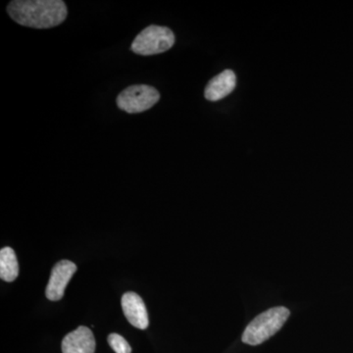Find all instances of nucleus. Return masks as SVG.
Returning <instances> with one entry per match:
<instances>
[{
  "label": "nucleus",
  "mask_w": 353,
  "mask_h": 353,
  "mask_svg": "<svg viewBox=\"0 0 353 353\" xmlns=\"http://www.w3.org/2000/svg\"><path fill=\"white\" fill-rule=\"evenodd\" d=\"M123 312L128 321L132 326L141 330H145L150 324L148 311L143 299L136 292H126L121 299Z\"/></svg>",
  "instance_id": "6"
},
{
  "label": "nucleus",
  "mask_w": 353,
  "mask_h": 353,
  "mask_svg": "<svg viewBox=\"0 0 353 353\" xmlns=\"http://www.w3.org/2000/svg\"><path fill=\"white\" fill-rule=\"evenodd\" d=\"M76 271L77 266L73 262L69 260L58 262L51 271L50 282L46 290V297L51 301H60L63 297L65 289Z\"/></svg>",
  "instance_id": "5"
},
{
  "label": "nucleus",
  "mask_w": 353,
  "mask_h": 353,
  "mask_svg": "<svg viewBox=\"0 0 353 353\" xmlns=\"http://www.w3.org/2000/svg\"><path fill=\"white\" fill-rule=\"evenodd\" d=\"M108 343L116 353H132V347L122 336L118 334H110Z\"/></svg>",
  "instance_id": "10"
},
{
  "label": "nucleus",
  "mask_w": 353,
  "mask_h": 353,
  "mask_svg": "<svg viewBox=\"0 0 353 353\" xmlns=\"http://www.w3.org/2000/svg\"><path fill=\"white\" fill-rule=\"evenodd\" d=\"M95 339L88 327L80 326L65 336L62 341L63 353H94Z\"/></svg>",
  "instance_id": "7"
},
{
  "label": "nucleus",
  "mask_w": 353,
  "mask_h": 353,
  "mask_svg": "<svg viewBox=\"0 0 353 353\" xmlns=\"http://www.w3.org/2000/svg\"><path fill=\"white\" fill-rule=\"evenodd\" d=\"M288 308L279 306L268 309L255 317L246 327L241 340L250 345H259L277 334L290 317Z\"/></svg>",
  "instance_id": "2"
},
{
  "label": "nucleus",
  "mask_w": 353,
  "mask_h": 353,
  "mask_svg": "<svg viewBox=\"0 0 353 353\" xmlns=\"http://www.w3.org/2000/svg\"><path fill=\"white\" fill-rule=\"evenodd\" d=\"M236 78L232 70H225L214 77L205 88V99L209 101H217L225 99L233 92L236 88Z\"/></svg>",
  "instance_id": "8"
},
{
  "label": "nucleus",
  "mask_w": 353,
  "mask_h": 353,
  "mask_svg": "<svg viewBox=\"0 0 353 353\" xmlns=\"http://www.w3.org/2000/svg\"><path fill=\"white\" fill-rule=\"evenodd\" d=\"M175 43V34L169 28L161 26H148L134 41L131 50L139 55H155L170 50Z\"/></svg>",
  "instance_id": "3"
},
{
  "label": "nucleus",
  "mask_w": 353,
  "mask_h": 353,
  "mask_svg": "<svg viewBox=\"0 0 353 353\" xmlns=\"http://www.w3.org/2000/svg\"><path fill=\"white\" fill-rule=\"evenodd\" d=\"M159 99L157 88L148 85H134L125 88L118 95L117 105L127 113H141L154 106Z\"/></svg>",
  "instance_id": "4"
},
{
  "label": "nucleus",
  "mask_w": 353,
  "mask_h": 353,
  "mask_svg": "<svg viewBox=\"0 0 353 353\" xmlns=\"http://www.w3.org/2000/svg\"><path fill=\"white\" fill-rule=\"evenodd\" d=\"M19 275V264L11 248L0 250V277L6 282H13Z\"/></svg>",
  "instance_id": "9"
},
{
  "label": "nucleus",
  "mask_w": 353,
  "mask_h": 353,
  "mask_svg": "<svg viewBox=\"0 0 353 353\" xmlns=\"http://www.w3.org/2000/svg\"><path fill=\"white\" fill-rule=\"evenodd\" d=\"M11 19L34 29H50L61 24L68 12L62 0H14L7 6Z\"/></svg>",
  "instance_id": "1"
}]
</instances>
